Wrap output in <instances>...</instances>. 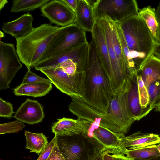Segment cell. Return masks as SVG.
Instances as JSON below:
<instances>
[{
	"instance_id": "3",
	"label": "cell",
	"mask_w": 160,
	"mask_h": 160,
	"mask_svg": "<svg viewBox=\"0 0 160 160\" xmlns=\"http://www.w3.org/2000/svg\"><path fill=\"white\" fill-rule=\"evenodd\" d=\"M61 27L44 24L25 37L16 40V51L21 62L27 68L35 67L47 50L55 34Z\"/></svg>"
},
{
	"instance_id": "39",
	"label": "cell",
	"mask_w": 160,
	"mask_h": 160,
	"mask_svg": "<svg viewBox=\"0 0 160 160\" xmlns=\"http://www.w3.org/2000/svg\"><path fill=\"white\" fill-rule=\"evenodd\" d=\"M156 20L158 24L157 43L160 44V4L155 10Z\"/></svg>"
},
{
	"instance_id": "11",
	"label": "cell",
	"mask_w": 160,
	"mask_h": 160,
	"mask_svg": "<svg viewBox=\"0 0 160 160\" xmlns=\"http://www.w3.org/2000/svg\"><path fill=\"white\" fill-rule=\"evenodd\" d=\"M125 135L113 132L101 126H91L85 137L93 139L101 147L103 152L109 154L122 153L125 155V149L122 143V138Z\"/></svg>"
},
{
	"instance_id": "33",
	"label": "cell",
	"mask_w": 160,
	"mask_h": 160,
	"mask_svg": "<svg viewBox=\"0 0 160 160\" xmlns=\"http://www.w3.org/2000/svg\"><path fill=\"white\" fill-rule=\"evenodd\" d=\"M42 82L52 83L49 79H46L39 76L28 68V71L25 75L21 84L30 83Z\"/></svg>"
},
{
	"instance_id": "45",
	"label": "cell",
	"mask_w": 160,
	"mask_h": 160,
	"mask_svg": "<svg viewBox=\"0 0 160 160\" xmlns=\"http://www.w3.org/2000/svg\"><path fill=\"white\" fill-rule=\"evenodd\" d=\"M134 160H160V156L152 157L145 159H135Z\"/></svg>"
},
{
	"instance_id": "13",
	"label": "cell",
	"mask_w": 160,
	"mask_h": 160,
	"mask_svg": "<svg viewBox=\"0 0 160 160\" xmlns=\"http://www.w3.org/2000/svg\"><path fill=\"white\" fill-rule=\"evenodd\" d=\"M41 15L47 18L51 23L62 27L75 22V12L63 0H51L41 7Z\"/></svg>"
},
{
	"instance_id": "47",
	"label": "cell",
	"mask_w": 160,
	"mask_h": 160,
	"mask_svg": "<svg viewBox=\"0 0 160 160\" xmlns=\"http://www.w3.org/2000/svg\"><path fill=\"white\" fill-rule=\"evenodd\" d=\"M155 108L156 111L160 112V103L159 105Z\"/></svg>"
},
{
	"instance_id": "10",
	"label": "cell",
	"mask_w": 160,
	"mask_h": 160,
	"mask_svg": "<svg viewBox=\"0 0 160 160\" xmlns=\"http://www.w3.org/2000/svg\"><path fill=\"white\" fill-rule=\"evenodd\" d=\"M96 21L103 29L108 46L111 69L109 82L114 95L120 91L130 78L123 72L117 59L111 38V20L105 17Z\"/></svg>"
},
{
	"instance_id": "46",
	"label": "cell",
	"mask_w": 160,
	"mask_h": 160,
	"mask_svg": "<svg viewBox=\"0 0 160 160\" xmlns=\"http://www.w3.org/2000/svg\"><path fill=\"white\" fill-rule=\"evenodd\" d=\"M4 37V33L1 31H0V41L2 38H3Z\"/></svg>"
},
{
	"instance_id": "36",
	"label": "cell",
	"mask_w": 160,
	"mask_h": 160,
	"mask_svg": "<svg viewBox=\"0 0 160 160\" xmlns=\"http://www.w3.org/2000/svg\"><path fill=\"white\" fill-rule=\"evenodd\" d=\"M58 136L55 135L45 148L40 153L37 160H47L54 146L57 143Z\"/></svg>"
},
{
	"instance_id": "25",
	"label": "cell",
	"mask_w": 160,
	"mask_h": 160,
	"mask_svg": "<svg viewBox=\"0 0 160 160\" xmlns=\"http://www.w3.org/2000/svg\"><path fill=\"white\" fill-rule=\"evenodd\" d=\"M26 144L25 148L39 155L48 144L47 137L42 133L32 132L26 131L25 132Z\"/></svg>"
},
{
	"instance_id": "6",
	"label": "cell",
	"mask_w": 160,
	"mask_h": 160,
	"mask_svg": "<svg viewBox=\"0 0 160 160\" xmlns=\"http://www.w3.org/2000/svg\"><path fill=\"white\" fill-rule=\"evenodd\" d=\"M71 98L72 101L69 105V109L78 118L91 125L101 126L115 133L122 134L117 123L107 113L89 105L81 98Z\"/></svg>"
},
{
	"instance_id": "28",
	"label": "cell",
	"mask_w": 160,
	"mask_h": 160,
	"mask_svg": "<svg viewBox=\"0 0 160 160\" xmlns=\"http://www.w3.org/2000/svg\"><path fill=\"white\" fill-rule=\"evenodd\" d=\"M51 0H15L10 9L12 12L30 11L42 7Z\"/></svg>"
},
{
	"instance_id": "23",
	"label": "cell",
	"mask_w": 160,
	"mask_h": 160,
	"mask_svg": "<svg viewBox=\"0 0 160 160\" xmlns=\"http://www.w3.org/2000/svg\"><path fill=\"white\" fill-rule=\"evenodd\" d=\"M52 84L42 82L21 84L14 89L13 93L17 96L41 97L46 95L51 91Z\"/></svg>"
},
{
	"instance_id": "44",
	"label": "cell",
	"mask_w": 160,
	"mask_h": 160,
	"mask_svg": "<svg viewBox=\"0 0 160 160\" xmlns=\"http://www.w3.org/2000/svg\"><path fill=\"white\" fill-rule=\"evenodd\" d=\"M8 3V1L7 0H0V10L3 8L5 5Z\"/></svg>"
},
{
	"instance_id": "31",
	"label": "cell",
	"mask_w": 160,
	"mask_h": 160,
	"mask_svg": "<svg viewBox=\"0 0 160 160\" xmlns=\"http://www.w3.org/2000/svg\"><path fill=\"white\" fill-rule=\"evenodd\" d=\"M25 125L21 121L17 120L15 121L0 124V134L18 132L22 130Z\"/></svg>"
},
{
	"instance_id": "17",
	"label": "cell",
	"mask_w": 160,
	"mask_h": 160,
	"mask_svg": "<svg viewBox=\"0 0 160 160\" xmlns=\"http://www.w3.org/2000/svg\"><path fill=\"white\" fill-rule=\"evenodd\" d=\"M33 18L29 13L24 14L13 21L4 23L2 29L16 40L25 37L33 29L32 23Z\"/></svg>"
},
{
	"instance_id": "26",
	"label": "cell",
	"mask_w": 160,
	"mask_h": 160,
	"mask_svg": "<svg viewBox=\"0 0 160 160\" xmlns=\"http://www.w3.org/2000/svg\"><path fill=\"white\" fill-rule=\"evenodd\" d=\"M132 160L147 159L160 156L157 145H152L133 149H127L125 153Z\"/></svg>"
},
{
	"instance_id": "27",
	"label": "cell",
	"mask_w": 160,
	"mask_h": 160,
	"mask_svg": "<svg viewBox=\"0 0 160 160\" xmlns=\"http://www.w3.org/2000/svg\"><path fill=\"white\" fill-rule=\"evenodd\" d=\"M155 9L149 6L139 10V15L143 19L151 32L156 42H157L158 24Z\"/></svg>"
},
{
	"instance_id": "21",
	"label": "cell",
	"mask_w": 160,
	"mask_h": 160,
	"mask_svg": "<svg viewBox=\"0 0 160 160\" xmlns=\"http://www.w3.org/2000/svg\"><path fill=\"white\" fill-rule=\"evenodd\" d=\"M160 139L158 135L138 132L129 136H123L122 138V143L125 149L127 148H128V149H133L151 145L152 142Z\"/></svg>"
},
{
	"instance_id": "2",
	"label": "cell",
	"mask_w": 160,
	"mask_h": 160,
	"mask_svg": "<svg viewBox=\"0 0 160 160\" xmlns=\"http://www.w3.org/2000/svg\"><path fill=\"white\" fill-rule=\"evenodd\" d=\"M119 23L138 72L153 54L156 42L139 14L131 16Z\"/></svg>"
},
{
	"instance_id": "16",
	"label": "cell",
	"mask_w": 160,
	"mask_h": 160,
	"mask_svg": "<svg viewBox=\"0 0 160 160\" xmlns=\"http://www.w3.org/2000/svg\"><path fill=\"white\" fill-rule=\"evenodd\" d=\"M13 117L29 124H37L44 117L43 108L38 101L28 98L21 105Z\"/></svg>"
},
{
	"instance_id": "24",
	"label": "cell",
	"mask_w": 160,
	"mask_h": 160,
	"mask_svg": "<svg viewBox=\"0 0 160 160\" xmlns=\"http://www.w3.org/2000/svg\"><path fill=\"white\" fill-rule=\"evenodd\" d=\"M111 21V36L114 50L119 64L128 78H131L137 72L133 71L126 63L122 54L117 29L114 22Z\"/></svg>"
},
{
	"instance_id": "35",
	"label": "cell",
	"mask_w": 160,
	"mask_h": 160,
	"mask_svg": "<svg viewBox=\"0 0 160 160\" xmlns=\"http://www.w3.org/2000/svg\"><path fill=\"white\" fill-rule=\"evenodd\" d=\"M57 66L69 75H73L79 72L76 64L70 60L62 62Z\"/></svg>"
},
{
	"instance_id": "40",
	"label": "cell",
	"mask_w": 160,
	"mask_h": 160,
	"mask_svg": "<svg viewBox=\"0 0 160 160\" xmlns=\"http://www.w3.org/2000/svg\"><path fill=\"white\" fill-rule=\"evenodd\" d=\"M63 1L75 13L77 8L78 0H63Z\"/></svg>"
},
{
	"instance_id": "8",
	"label": "cell",
	"mask_w": 160,
	"mask_h": 160,
	"mask_svg": "<svg viewBox=\"0 0 160 160\" xmlns=\"http://www.w3.org/2000/svg\"><path fill=\"white\" fill-rule=\"evenodd\" d=\"M130 80L120 91L113 95L107 112L124 135L128 132L132 124L136 121L130 110L128 101Z\"/></svg>"
},
{
	"instance_id": "38",
	"label": "cell",
	"mask_w": 160,
	"mask_h": 160,
	"mask_svg": "<svg viewBox=\"0 0 160 160\" xmlns=\"http://www.w3.org/2000/svg\"><path fill=\"white\" fill-rule=\"evenodd\" d=\"M87 160H104L101 149L97 147H94L92 153L91 155L88 154Z\"/></svg>"
},
{
	"instance_id": "18",
	"label": "cell",
	"mask_w": 160,
	"mask_h": 160,
	"mask_svg": "<svg viewBox=\"0 0 160 160\" xmlns=\"http://www.w3.org/2000/svg\"><path fill=\"white\" fill-rule=\"evenodd\" d=\"M91 33L103 68L109 81L111 69L108 46L103 29L97 21L94 24Z\"/></svg>"
},
{
	"instance_id": "34",
	"label": "cell",
	"mask_w": 160,
	"mask_h": 160,
	"mask_svg": "<svg viewBox=\"0 0 160 160\" xmlns=\"http://www.w3.org/2000/svg\"><path fill=\"white\" fill-rule=\"evenodd\" d=\"M12 105L9 102L6 101L0 98V117L11 118L14 113Z\"/></svg>"
},
{
	"instance_id": "41",
	"label": "cell",
	"mask_w": 160,
	"mask_h": 160,
	"mask_svg": "<svg viewBox=\"0 0 160 160\" xmlns=\"http://www.w3.org/2000/svg\"><path fill=\"white\" fill-rule=\"evenodd\" d=\"M114 160H133L125 155L118 153L112 154Z\"/></svg>"
},
{
	"instance_id": "37",
	"label": "cell",
	"mask_w": 160,
	"mask_h": 160,
	"mask_svg": "<svg viewBox=\"0 0 160 160\" xmlns=\"http://www.w3.org/2000/svg\"><path fill=\"white\" fill-rule=\"evenodd\" d=\"M47 160H66L57 143L53 148Z\"/></svg>"
},
{
	"instance_id": "29",
	"label": "cell",
	"mask_w": 160,
	"mask_h": 160,
	"mask_svg": "<svg viewBox=\"0 0 160 160\" xmlns=\"http://www.w3.org/2000/svg\"><path fill=\"white\" fill-rule=\"evenodd\" d=\"M120 41L122 50L124 60L130 68L133 71H137L134 62L132 58L129 48L124 39L119 22H114Z\"/></svg>"
},
{
	"instance_id": "1",
	"label": "cell",
	"mask_w": 160,
	"mask_h": 160,
	"mask_svg": "<svg viewBox=\"0 0 160 160\" xmlns=\"http://www.w3.org/2000/svg\"><path fill=\"white\" fill-rule=\"evenodd\" d=\"M85 72L84 93L81 98L89 105L107 113L113 93L92 37Z\"/></svg>"
},
{
	"instance_id": "14",
	"label": "cell",
	"mask_w": 160,
	"mask_h": 160,
	"mask_svg": "<svg viewBox=\"0 0 160 160\" xmlns=\"http://www.w3.org/2000/svg\"><path fill=\"white\" fill-rule=\"evenodd\" d=\"M58 120L51 128L52 132L58 136L82 135L85 137L88 132L89 125L82 120L63 117Z\"/></svg>"
},
{
	"instance_id": "15",
	"label": "cell",
	"mask_w": 160,
	"mask_h": 160,
	"mask_svg": "<svg viewBox=\"0 0 160 160\" xmlns=\"http://www.w3.org/2000/svg\"><path fill=\"white\" fill-rule=\"evenodd\" d=\"M58 137L57 144L66 160H87L88 153L83 140L79 138Z\"/></svg>"
},
{
	"instance_id": "19",
	"label": "cell",
	"mask_w": 160,
	"mask_h": 160,
	"mask_svg": "<svg viewBox=\"0 0 160 160\" xmlns=\"http://www.w3.org/2000/svg\"><path fill=\"white\" fill-rule=\"evenodd\" d=\"M138 72H136L131 78L128 93V99L129 108L136 120H139L146 116L151 110L148 106L144 108L142 107L138 91Z\"/></svg>"
},
{
	"instance_id": "4",
	"label": "cell",
	"mask_w": 160,
	"mask_h": 160,
	"mask_svg": "<svg viewBox=\"0 0 160 160\" xmlns=\"http://www.w3.org/2000/svg\"><path fill=\"white\" fill-rule=\"evenodd\" d=\"M87 42L85 31L76 23L61 27L51 40L39 62Z\"/></svg>"
},
{
	"instance_id": "5",
	"label": "cell",
	"mask_w": 160,
	"mask_h": 160,
	"mask_svg": "<svg viewBox=\"0 0 160 160\" xmlns=\"http://www.w3.org/2000/svg\"><path fill=\"white\" fill-rule=\"evenodd\" d=\"M62 92L71 97L82 98L84 93L85 72L69 75L57 66L40 70Z\"/></svg>"
},
{
	"instance_id": "30",
	"label": "cell",
	"mask_w": 160,
	"mask_h": 160,
	"mask_svg": "<svg viewBox=\"0 0 160 160\" xmlns=\"http://www.w3.org/2000/svg\"><path fill=\"white\" fill-rule=\"evenodd\" d=\"M147 90L149 96L148 106L152 110L160 103V80L151 82Z\"/></svg>"
},
{
	"instance_id": "32",
	"label": "cell",
	"mask_w": 160,
	"mask_h": 160,
	"mask_svg": "<svg viewBox=\"0 0 160 160\" xmlns=\"http://www.w3.org/2000/svg\"><path fill=\"white\" fill-rule=\"evenodd\" d=\"M138 78L140 104L142 108H145L148 107L149 103L148 90L140 76L138 74Z\"/></svg>"
},
{
	"instance_id": "43",
	"label": "cell",
	"mask_w": 160,
	"mask_h": 160,
	"mask_svg": "<svg viewBox=\"0 0 160 160\" xmlns=\"http://www.w3.org/2000/svg\"><path fill=\"white\" fill-rule=\"evenodd\" d=\"M103 157L104 160H114L112 155L107 152H103Z\"/></svg>"
},
{
	"instance_id": "7",
	"label": "cell",
	"mask_w": 160,
	"mask_h": 160,
	"mask_svg": "<svg viewBox=\"0 0 160 160\" xmlns=\"http://www.w3.org/2000/svg\"><path fill=\"white\" fill-rule=\"evenodd\" d=\"M93 10L96 21L106 17L113 22H119L139 14L135 0H99Z\"/></svg>"
},
{
	"instance_id": "42",
	"label": "cell",
	"mask_w": 160,
	"mask_h": 160,
	"mask_svg": "<svg viewBox=\"0 0 160 160\" xmlns=\"http://www.w3.org/2000/svg\"><path fill=\"white\" fill-rule=\"evenodd\" d=\"M153 55L160 59V44L156 42L153 52Z\"/></svg>"
},
{
	"instance_id": "9",
	"label": "cell",
	"mask_w": 160,
	"mask_h": 160,
	"mask_svg": "<svg viewBox=\"0 0 160 160\" xmlns=\"http://www.w3.org/2000/svg\"><path fill=\"white\" fill-rule=\"evenodd\" d=\"M22 65L14 44L0 41V90L9 88V84Z\"/></svg>"
},
{
	"instance_id": "22",
	"label": "cell",
	"mask_w": 160,
	"mask_h": 160,
	"mask_svg": "<svg viewBox=\"0 0 160 160\" xmlns=\"http://www.w3.org/2000/svg\"><path fill=\"white\" fill-rule=\"evenodd\" d=\"M138 74L147 89L151 82L160 80V59L153 54L143 65Z\"/></svg>"
},
{
	"instance_id": "20",
	"label": "cell",
	"mask_w": 160,
	"mask_h": 160,
	"mask_svg": "<svg viewBox=\"0 0 160 160\" xmlns=\"http://www.w3.org/2000/svg\"><path fill=\"white\" fill-rule=\"evenodd\" d=\"M75 22L85 31L91 32L96 22L93 9L87 0H78Z\"/></svg>"
},
{
	"instance_id": "12",
	"label": "cell",
	"mask_w": 160,
	"mask_h": 160,
	"mask_svg": "<svg viewBox=\"0 0 160 160\" xmlns=\"http://www.w3.org/2000/svg\"><path fill=\"white\" fill-rule=\"evenodd\" d=\"M89 45L88 42L78 47L65 51L56 56L39 62L35 66V68L40 71L57 66L70 60L76 64L79 71H84L88 60Z\"/></svg>"
}]
</instances>
